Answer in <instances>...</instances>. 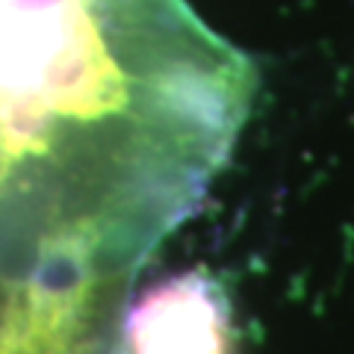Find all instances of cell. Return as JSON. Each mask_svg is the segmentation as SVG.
I'll return each mask as SVG.
<instances>
[{
	"label": "cell",
	"instance_id": "6da1fadb",
	"mask_svg": "<svg viewBox=\"0 0 354 354\" xmlns=\"http://www.w3.org/2000/svg\"><path fill=\"white\" fill-rule=\"evenodd\" d=\"M106 0H0V186L48 157L62 124L136 115L213 169L251 101L245 57L221 48L153 74L130 62Z\"/></svg>",
	"mask_w": 354,
	"mask_h": 354
},
{
	"label": "cell",
	"instance_id": "3957f363",
	"mask_svg": "<svg viewBox=\"0 0 354 354\" xmlns=\"http://www.w3.org/2000/svg\"><path fill=\"white\" fill-rule=\"evenodd\" d=\"M24 337V310L15 283L0 278V354L12 351Z\"/></svg>",
	"mask_w": 354,
	"mask_h": 354
},
{
	"label": "cell",
	"instance_id": "277c9868",
	"mask_svg": "<svg viewBox=\"0 0 354 354\" xmlns=\"http://www.w3.org/2000/svg\"><path fill=\"white\" fill-rule=\"evenodd\" d=\"M9 354H59V351H50V348H41V346H32V342H24V339H21Z\"/></svg>",
	"mask_w": 354,
	"mask_h": 354
},
{
	"label": "cell",
	"instance_id": "7a4b0ae2",
	"mask_svg": "<svg viewBox=\"0 0 354 354\" xmlns=\"http://www.w3.org/2000/svg\"><path fill=\"white\" fill-rule=\"evenodd\" d=\"M234 348L227 295L201 269L142 290L121 330V354H234Z\"/></svg>",
	"mask_w": 354,
	"mask_h": 354
}]
</instances>
